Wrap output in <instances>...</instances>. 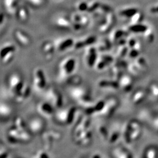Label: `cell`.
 I'll list each match as a JSON object with an SVG mask.
<instances>
[{"mask_svg":"<svg viewBox=\"0 0 158 158\" xmlns=\"http://www.w3.org/2000/svg\"><path fill=\"white\" fill-rule=\"evenodd\" d=\"M138 11V10L134 6H125L119 10L118 14L121 17L131 18Z\"/></svg>","mask_w":158,"mask_h":158,"instance_id":"5","label":"cell"},{"mask_svg":"<svg viewBox=\"0 0 158 158\" xmlns=\"http://www.w3.org/2000/svg\"><path fill=\"white\" fill-rule=\"evenodd\" d=\"M8 156L5 148L0 144V158H7Z\"/></svg>","mask_w":158,"mask_h":158,"instance_id":"14","label":"cell"},{"mask_svg":"<svg viewBox=\"0 0 158 158\" xmlns=\"http://www.w3.org/2000/svg\"><path fill=\"white\" fill-rule=\"evenodd\" d=\"M71 22L72 28L77 31L83 29L84 27L87 26L89 23V18L85 14H73L71 17Z\"/></svg>","mask_w":158,"mask_h":158,"instance_id":"3","label":"cell"},{"mask_svg":"<svg viewBox=\"0 0 158 158\" xmlns=\"http://www.w3.org/2000/svg\"><path fill=\"white\" fill-rule=\"evenodd\" d=\"M34 82L37 87L42 89L45 85V78L41 70H38L34 74Z\"/></svg>","mask_w":158,"mask_h":158,"instance_id":"7","label":"cell"},{"mask_svg":"<svg viewBox=\"0 0 158 158\" xmlns=\"http://www.w3.org/2000/svg\"><path fill=\"white\" fill-rule=\"evenodd\" d=\"M74 44L73 40L70 38H62L56 40L55 48L59 51H64L72 48Z\"/></svg>","mask_w":158,"mask_h":158,"instance_id":"4","label":"cell"},{"mask_svg":"<svg viewBox=\"0 0 158 158\" xmlns=\"http://www.w3.org/2000/svg\"><path fill=\"white\" fill-rule=\"evenodd\" d=\"M123 36L125 37L124 32L121 30H117L115 31L111 35V40H118L121 38H123Z\"/></svg>","mask_w":158,"mask_h":158,"instance_id":"11","label":"cell"},{"mask_svg":"<svg viewBox=\"0 0 158 158\" xmlns=\"http://www.w3.org/2000/svg\"><path fill=\"white\" fill-rule=\"evenodd\" d=\"M96 38L93 36H85L84 37H82V38L79 39L77 42H76L74 45L76 47V48H81V46L85 45H89L92 44L93 42H94Z\"/></svg>","mask_w":158,"mask_h":158,"instance_id":"8","label":"cell"},{"mask_svg":"<svg viewBox=\"0 0 158 158\" xmlns=\"http://www.w3.org/2000/svg\"><path fill=\"white\" fill-rule=\"evenodd\" d=\"M9 85L12 94L16 98L19 94L25 85L19 76L14 74L10 77Z\"/></svg>","mask_w":158,"mask_h":158,"instance_id":"1","label":"cell"},{"mask_svg":"<svg viewBox=\"0 0 158 158\" xmlns=\"http://www.w3.org/2000/svg\"><path fill=\"white\" fill-rule=\"evenodd\" d=\"M54 27L62 30H69L72 28L71 19L64 14H59L53 19Z\"/></svg>","mask_w":158,"mask_h":158,"instance_id":"2","label":"cell"},{"mask_svg":"<svg viewBox=\"0 0 158 158\" xmlns=\"http://www.w3.org/2000/svg\"><path fill=\"white\" fill-rule=\"evenodd\" d=\"M11 112V109L5 104H0V115L2 116L8 115Z\"/></svg>","mask_w":158,"mask_h":158,"instance_id":"12","label":"cell"},{"mask_svg":"<svg viewBox=\"0 0 158 158\" xmlns=\"http://www.w3.org/2000/svg\"><path fill=\"white\" fill-rule=\"evenodd\" d=\"M114 17L112 13H108L106 14V19H104V22L102 24H100L99 27V29L100 31L101 32H104L107 31L109 28H110L114 23Z\"/></svg>","mask_w":158,"mask_h":158,"instance_id":"6","label":"cell"},{"mask_svg":"<svg viewBox=\"0 0 158 158\" xmlns=\"http://www.w3.org/2000/svg\"><path fill=\"white\" fill-rule=\"evenodd\" d=\"M17 129L19 130L21 132L23 133H27L26 131L25 125L23 119L20 118H17L14 121V125Z\"/></svg>","mask_w":158,"mask_h":158,"instance_id":"9","label":"cell"},{"mask_svg":"<svg viewBox=\"0 0 158 158\" xmlns=\"http://www.w3.org/2000/svg\"><path fill=\"white\" fill-rule=\"evenodd\" d=\"M56 1H61V0H56Z\"/></svg>","mask_w":158,"mask_h":158,"instance_id":"15","label":"cell"},{"mask_svg":"<svg viewBox=\"0 0 158 158\" xmlns=\"http://www.w3.org/2000/svg\"><path fill=\"white\" fill-rule=\"evenodd\" d=\"M76 8L77 10H78L79 11H85V10H88L89 4L85 1H81L79 2L78 4H77V5L76 6Z\"/></svg>","mask_w":158,"mask_h":158,"instance_id":"13","label":"cell"},{"mask_svg":"<svg viewBox=\"0 0 158 158\" xmlns=\"http://www.w3.org/2000/svg\"><path fill=\"white\" fill-rule=\"evenodd\" d=\"M143 18L141 12L138 11L135 15H134L130 19V24L134 25L141 23L142 21V18Z\"/></svg>","mask_w":158,"mask_h":158,"instance_id":"10","label":"cell"}]
</instances>
